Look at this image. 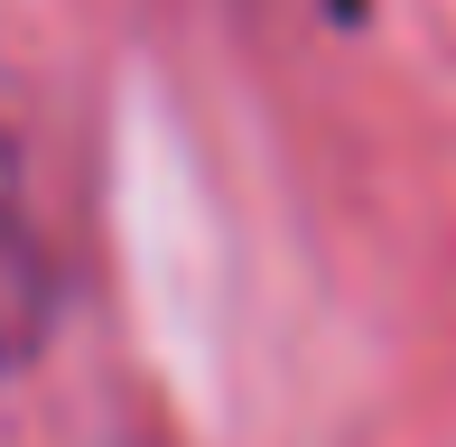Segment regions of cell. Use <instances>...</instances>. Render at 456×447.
<instances>
[{"label": "cell", "mask_w": 456, "mask_h": 447, "mask_svg": "<svg viewBox=\"0 0 456 447\" xmlns=\"http://www.w3.org/2000/svg\"><path fill=\"white\" fill-rule=\"evenodd\" d=\"M47 336H56V252H47V224L28 206L19 150L0 140V373L37 363Z\"/></svg>", "instance_id": "cell-1"}]
</instances>
